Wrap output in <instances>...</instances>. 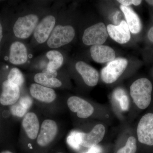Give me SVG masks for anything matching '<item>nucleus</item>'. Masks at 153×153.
Returning <instances> with one entry per match:
<instances>
[{
  "instance_id": "f257e3e1",
  "label": "nucleus",
  "mask_w": 153,
  "mask_h": 153,
  "mask_svg": "<svg viewBox=\"0 0 153 153\" xmlns=\"http://www.w3.org/2000/svg\"><path fill=\"white\" fill-rule=\"evenodd\" d=\"M153 85L149 79L139 78L130 86V94L134 103L139 109H146L152 102Z\"/></svg>"
},
{
  "instance_id": "f03ea898",
  "label": "nucleus",
  "mask_w": 153,
  "mask_h": 153,
  "mask_svg": "<svg viewBox=\"0 0 153 153\" xmlns=\"http://www.w3.org/2000/svg\"><path fill=\"white\" fill-rule=\"evenodd\" d=\"M136 132L137 139L141 144L153 146V110L142 117L138 123Z\"/></svg>"
},
{
  "instance_id": "7ed1b4c3",
  "label": "nucleus",
  "mask_w": 153,
  "mask_h": 153,
  "mask_svg": "<svg viewBox=\"0 0 153 153\" xmlns=\"http://www.w3.org/2000/svg\"><path fill=\"white\" fill-rule=\"evenodd\" d=\"M75 35V30L72 26L57 25L47 40V45L52 49L59 48L70 43Z\"/></svg>"
},
{
  "instance_id": "20e7f679",
  "label": "nucleus",
  "mask_w": 153,
  "mask_h": 153,
  "mask_svg": "<svg viewBox=\"0 0 153 153\" xmlns=\"http://www.w3.org/2000/svg\"><path fill=\"white\" fill-rule=\"evenodd\" d=\"M128 64L127 60L121 57H118L109 62L101 70L102 81L107 84L115 82L126 70Z\"/></svg>"
},
{
  "instance_id": "39448f33",
  "label": "nucleus",
  "mask_w": 153,
  "mask_h": 153,
  "mask_svg": "<svg viewBox=\"0 0 153 153\" xmlns=\"http://www.w3.org/2000/svg\"><path fill=\"white\" fill-rule=\"evenodd\" d=\"M108 34L103 23H98L87 28L82 36V41L87 46L102 45L106 41Z\"/></svg>"
},
{
  "instance_id": "423d86ee",
  "label": "nucleus",
  "mask_w": 153,
  "mask_h": 153,
  "mask_svg": "<svg viewBox=\"0 0 153 153\" xmlns=\"http://www.w3.org/2000/svg\"><path fill=\"white\" fill-rule=\"evenodd\" d=\"M38 22V17L35 14H29L19 18L13 27L15 36L21 39L29 38L35 31Z\"/></svg>"
},
{
  "instance_id": "0eeeda50",
  "label": "nucleus",
  "mask_w": 153,
  "mask_h": 153,
  "mask_svg": "<svg viewBox=\"0 0 153 153\" xmlns=\"http://www.w3.org/2000/svg\"><path fill=\"white\" fill-rule=\"evenodd\" d=\"M68 108L72 112L76 113L80 118L89 117L94 112L93 106L88 102L77 96H71L67 100Z\"/></svg>"
},
{
  "instance_id": "6e6552de",
  "label": "nucleus",
  "mask_w": 153,
  "mask_h": 153,
  "mask_svg": "<svg viewBox=\"0 0 153 153\" xmlns=\"http://www.w3.org/2000/svg\"><path fill=\"white\" fill-rule=\"evenodd\" d=\"M58 127L55 121L47 119L41 124L40 133L37 137V143L41 147L49 145L57 135Z\"/></svg>"
},
{
  "instance_id": "1a4fd4ad",
  "label": "nucleus",
  "mask_w": 153,
  "mask_h": 153,
  "mask_svg": "<svg viewBox=\"0 0 153 153\" xmlns=\"http://www.w3.org/2000/svg\"><path fill=\"white\" fill-rule=\"evenodd\" d=\"M56 22L55 17L52 15L47 16L42 19L34 31V37L39 44H43L48 40Z\"/></svg>"
},
{
  "instance_id": "9d476101",
  "label": "nucleus",
  "mask_w": 153,
  "mask_h": 153,
  "mask_svg": "<svg viewBox=\"0 0 153 153\" xmlns=\"http://www.w3.org/2000/svg\"><path fill=\"white\" fill-rule=\"evenodd\" d=\"M20 97V87L7 80L2 84V92L0 95V103L2 105H13L16 103Z\"/></svg>"
},
{
  "instance_id": "9b49d317",
  "label": "nucleus",
  "mask_w": 153,
  "mask_h": 153,
  "mask_svg": "<svg viewBox=\"0 0 153 153\" xmlns=\"http://www.w3.org/2000/svg\"><path fill=\"white\" fill-rule=\"evenodd\" d=\"M105 133V127L101 124L96 125L89 133L81 132L80 146L88 148L97 146L103 139Z\"/></svg>"
},
{
  "instance_id": "f8f14e48",
  "label": "nucleus",
  "mask_w": 153,
  "mask_h": 153,
  "mask_svg": "<svg viewBox=\"0 0 153 153\" xmlns=\"http://www.w3.org/2000/svg\"><path fill=\"white\" fill-rule=\"evenodd\" d=\"M107 30L111 38L119 44H126L130 40V31L124 20L118 25H108Z\"/></svg>"
},
{
  "instance_id": "ddd939ff",
  "label": "nucleus",
  "mask_w": 153,
  "mask_h": 153,
  "mask_svg": "<svg viewBox=\"0 0 153 153\" xmlns=\"http://www.w3.org/2000/svg\"><path fill=\"white\" fill-rule=\"evenodd\" d=\"M75 68L86 85L91 87L97 85L98 83L99 75L96 69L81 61L76 63Z\"/></svg>"
},
{
  "instance_id": "4468645a",
  "label": "nucleus",
  "mask_w": 153,
  "mask_h": 153,
  "mask_svg": "<svg viewBox=\"0 0 153 153\" xmlns=\"http://www.w3.org/2000/svg\"><path fill=\"white\" fill-rule=\"evenodd\" d=\"M91 57L98 63L110 62L115 59V51L111 47L105 45H95L90 48Z\"/></svg>"
},
{
  "instance_id": "2eb2a0df",
  "label": "nucleus",
  "mask_w": 153,
  "mask_h": 153,
  "mask_svg": "<svg viewBox=\"0 0 153 153\" xmlns=\"http://www.w3.org/2000/svg\"><path fill=\"white\" fill-rule=\"evenodd\" d=\"M30 93L34 98L45 103H51L55 100L57 96L52 88L38 83H33L31 85Z\"/></svg>"
},
{
  "instance_id": "dca6fc26",
  "label": "nucleus",
  "mask_w": 153,
  "mask_h": 153,
  "mask_svg": "<svg viewBox=\"0 0 153 153\" xmlns=\"http://www.w3.org/2000/svg\"><path fill=\"white\" fill-rule=\"evenodd\" d=\"M27 59V51L26 46L18 41L13 43L10 48V62L14 65H21L26 63Z\"/></svg>"
},
{
  "instance_id": "f3484780",
  "label": "nucleus",
  "mask_w": 153,
  "mask_h": 153,
  "mask_svg": "<svg viewBox=\"0 0 153 153\" xmlns=\"http://www.w3.org/2000/svg\"><path fill=\"white\" fill-rule=\"evenodd\" d=\"M22 126L28 137L36 139L38 136L40 124L36 114L29 112L26 114L22 121Z\"/></svg>"
},
{
  "instance_id": "a211bd4d",
  "label": "nucleus",
  "mask_w": 153,
  "mask_h": 153,
  "mask_svg": "<svg viewBox=\"0 0 153 153\" xmlns=\"http://www.w3.org/2000/svg\"><path fill=\"white\" fill-rule=\"evenodd\" d=\"M120 9L125 17L130 31L134 34L139 33L142 29V24L136 13L130 7L121 5Z\"/></svg>"
},
{
  "instance_id": "6ab92c4d",
  "label": "nucleus",
  "mask_w": 153,
  "mask_h": 153,
  "mask_svg": "<svg viewBox=\"0 0 153 153\" xmlns=\"http://www.w3.org/2000/svg\"><path fill=\"white\" fill-rule=\"evenodd\" d=\"M33 101L29 97H23L19 102L11 106L10 110L12 114L18 117L24 116L32 105Z\"/></svg>"
},
{
  "instance_id": "aec40b11",
  "label": "nucleus",
  "mask_w": 153,
  "mask_h": 153,
  "mask_svg": "<svg viewBox=\"0 0 153 153\" xmlns=\"http://www.w3.org/2000/svg\"><path fill=\"white\" fill-rule=\"evenodd\" d=\"M34 80L38 84L50 88L60 87L62 85V82L59 79L48 77L43 72L36 74Z\"/></svg>"
},
{
  "instance_id": "412c9836",
  "label": "nucleus",
  "mask_w": 153,
  "mask_h": 153,
  "mask_svg": "<svg viewBox=\"0 0 153 153\" xmlns=\"http://www.w3.org/2000/svg\"><path fill=\"white\" fill-rule=\"evenodd\" d=\"M47 57L49 60L47 68L57 70L63 64V57L60 52L56 50H51L47 53Z\"/></svg>"
},
{
  "instance_id": "4be33fe9",
  "label": "nucleus",
  "mask_w": 153,
  "mask_h": 153,
  "mask_svg": "<svg viewBox=\"0 0 153 153\" xmlns=\"http://www.w3.org/2000/svg\"><path fill=\"white\" fill-rule=\"evenodd\" d=\"M114 95L115 98L118 101L121 109L124 111L128 110L129 108V100L124 91L121 88H118L115 91Z\"/></svg>"
},
{
  "instance_id": "5701e85b",
  "label": "nucleus",
  "mask_w": 153,
  "mask_h": 153,
  "mask_svg": "<svg viewBox=\"0 0 153 153\" xmlns=\"http://www.w3.org/2000/svg\"><path fill=\"white\" fill-rule=\"evenodd\" d=\"M8 80L21 87L25 81L24 75L21 71L17 68H12L8 75Z\"/></svg>"
},
{
  "instance_id": "b1692460",
  "label": "nucleus",
  "mask_w": 153,
  "mask_h": 153,
  "mask_svg": "<svg viewBox=\"0 0 153 153\" xmlns=\"http://www.w3.org/2000/svg\"><path fill=\"white\" fill-rule=\"evenodd\" d=\"M137 150V140L135 137L131 136L123 147L117 151V153H136Z\"/></svg>"
},
{
  "instance_id": "393cba45",
  "label": "nucleus",
  "mask_w": 153,
  "mask_h": 153,
  "mask_svg": "<svg viewBox=\"0 0 153 153\" xmlns=\"http://www.w3.org/2000/svg\"><path fill=\"white\" fill-rule=\"evenodd\" d=\"M81 132L73 131L68 136L67 138V143L68 144L75 150L79 149L80 148L81 143Z\"/></svg>"
},
{
  "instance_id": "a878e982",
  "label": "nucleus",
  "mask_w": 153,
  "mask_h": 153,
  "mask_svg": "<svg viewBox=\"0 0 153 153\" xmlns=\"http://www.w3.org/2000/svg\"><path fill=\"white\" fill-rule=\"evenodd\" d=\"M117 1L121 4L122 5L126 7H128L131 4L138 6L142 2V1L140 0H119Z\"/></svg>"
},
{
  "instance_id": "bb28decb",
  "label": "nucleus",
  "mask_w": 153,
  "mask_h": 153,
  "mask_svg": "<svg viewBox=\"0 0 153 153\" xmlns=\"http://www.w3.org/2000/svg\"><path fill=\"white\" fill-rule=\"evenodd\" d=\"M42 72L50 78H56L57 75V71L51 68H46L43 70Z\"/></svg>"
},
{
  "instance_id": "cd10ccee",
  "label": "nucleus",
  "mask_w": 153,
  "mask_h": 153,
  "mask_svg": "<svg viewBox=\"0 0 153 153\" xmlns=\"http://www.w3.org/2000/svg\"><path fill=\"white\" fill-rule=\"evenodd\" d=\"M102 151L101 147L97 145L94 146L89 148V149L86 152L84 153H100Z\"/></svg>"
},
{
  "instance_id": "c85d7f7f",
  "label": "nucleus",
  "mask_w": 153,
  "mask_h": 153,
  "mask_svg": "<svg viewBox=\"0 0 153 153\" xmlns=\"http://www.w3.org/2000/svg\"><path fill=\"white\" fill-rule=\"evenodd\" d=\"M148 38L149 39L150 41H152L153 43V27L150 29L149 30V33L148 34Z\"/></svg>"
},
{
  "instance_id": "c756f323",
  "label": "nucleus",
  "mask_w": 153,
  "mask_h": 153,
  "mask_svg": "<svg viewBox=\"0 0 153 153\" xmlns=\"http://www.w3.org/2000/svg\"><path fill=\"white\" fill-rule=\"evenodd\" d=\"M3 37V30L2 27L0 23V42L1 41L2 38Z\"/></svg>"
},
{
  "instance_id": "7c9ffc66",
  "label": "nucleus",
  "mask_w": 153,
  "mask_h": 153,
  "mask_svg": "<svg viewBox=\"0 0 153 153\" xmlns=\"http://www.w3.org/2000/svg\"><path fill=\"white\" fill-rule=\"evenodd\" d=\"M146 2L148 3L149 4L153 6V0H148V1H146Z\"/></svg>"
},
{
  "instance_id": "2f4dec72",
  "label": "nucleus",
  "mask_w": 153,
  "mask_h": 153,
  "mask_svg": "<svg viewBox=\"0 0 153 153\" xmlns=\"http://www.w3.org/2000/svg\"><path fill=\"white\" fill-rule=\"evenodd\" d=\"M0 153H13L12 152H10V151H4V152H2Z\"/></svg>"
},
{
  "instance_id": "473e14b6",
  "label": "nucleus",
  "mask_w": 153,
  "mask_h": 153,
  "mask_svg": "<svg viewBox=\"0 0 153 153\" xmlns=\"http://www.w3.org/2000/svg\"><path fill=\"white\" fill-rule=\"evenodd\" d=\"M62 153V152H58V153Z\"/></svg>"
}]
</instances>
